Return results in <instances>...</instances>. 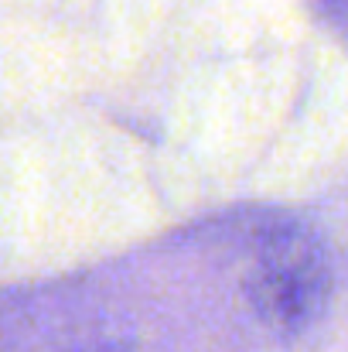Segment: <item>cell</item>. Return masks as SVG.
<instances>
[{"label": "cell", "instance_id": "1", "mask_svg": "<svg viewBox=\"0 0 348 352\" xmlns=\"http://www.w3.org/2000/svg\"><path fill=\"white\" fill-rule=\"evenodd\" d=\"M242 287L263 325L280 336H301L332 301L335 274L328 250L308 230H277L259 243Z\"/></svg>", "mask_w": 348, "mask_h": 352}, {"label": "cell", "instance_id": "2", "mask_svg": "<svg viewBox=\"0 0 348 352\" xmlns=\"http://www.w3.org/2000/svg\"><path fill=\"white\" fill-rule=\"evenodd\" d=\"M96 352H106V349H96Z\"/></svg>", "mask_w": 348, "mask_h": 352}]
</instances>
